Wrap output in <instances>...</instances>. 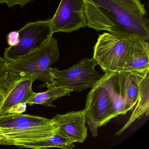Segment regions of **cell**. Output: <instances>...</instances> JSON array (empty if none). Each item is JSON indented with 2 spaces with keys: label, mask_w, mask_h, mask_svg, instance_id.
Returning <instances> with one entry per match:
<instances>
[{
  "label": "cell",
  "mask_w": 149,
  "mask_h": 149,
  "mask_svg": "<svg viewBox=\"0 0 149 149\" xmlns=\"http://www.w3.org/2000/svg\"><path fill=\"white\" fill-rule=\"evenodd\" d=\"M2 139V136H1V135L0 134V141L1 140V139Z\"/></svg>",
  "instance_id": "cell-21"
},
{
  "label": "cell",
  "mask_w": 149,
  "mask_h": 149,
  "mask_svg": "<svg viewBox=\"0 0 149 149\" xmlns=\"http://www.w3.org/2000/svg\"><path fill=\"white\" fill-rule=\"evenodd\" d=\"M36 80L30 76H17L3 98L0 106V116L26 111V102L34 92L32 89Z\"/></svg>",
  "instance_id": "cell-9"
},
{
  "label": "cell",
  "mask_w": 149,
  "mask_h": 149,
  "mask_svg": "<svg viewBox=\"0 0 149 149\" xmlns=\"http://www.w3.org/2000/svg\"><path fill=\"white\" fill-rule=\"evenodd\" d=\"M74 143L73 140L61 134L57 130L55 134L48 137L26 140H3L0 141V145H13L21 148L36 149L50 147L70 149L74 148Z\"/></svg>",
  "instance_id": "cell-12"
},
{
  "label": "cell",
  "mask_w": 149,
  "mask_h": 149,
  "mask_svg": "<svg viewBox=\"0 0 149 149\" xmlns=\"http://www.w3.org/2000/svg\"><path fill=\"white\" fill-rule=\"evenodd\" d=\"M47 89L44 92L36 93L26 102V104L48 105L61 97L70 95L71 91L67 89L57 87L50 83H45Z\"/></svg>",
  "instance_id": "cell-15"
},
{
  "label": "cell",
  "mask_w": 149,
  "mask_h": 149,
  "mask_svg": "<svg viewBox=\"0 0 149 149\" xmlns=\"http://www.w3.org/2000/svg\"><path fill=\"white\" fill-rule=\"evenodd\" d=\"M52 33H70L87 27L84 0H61L51 19Z\"/></svg>",
  "instance_id": "cell-8"
},
{
  "label": "cell",
  "mask_w": 149,
  "mask_h": 149,
  "mask_svg": "<svg viewBox=\"0 0 149 149\" xmlns=\"http://www.w3.org/2000/svg\"><path fill=\"white\" fill-rule=\"evenodd\" d=\"M147 70L142 71L117 72L119 94L124 103L125 114L129 111L132 110L135 106L137 97L139 83Z\"/></svg>",
  "instance_id": "cell-11"
},
{
  "label": "cell",
  "mask_w": 149,
  "mask_h": 149,
  "mask_svg": "<svg viewBox=\"0 0 149 149\" xmlns=\"http://www.w3.org/2000/svg\"><path fill=\"white\" fill-rule=\"evenodd\" d=\"M2 95H1V93H0V106H1V102H2Z\"/></svg>",
  "instance_id": "cell-20"
},
{
  "label": "cell",
  "mask_w": 149,
  "mask_h": 149,
  "mask_svg": "<svg viewBox=\"0 0 149 149\" xmlns=\"http://www.w3.org/2000/svg\"><path fill=\"white\" fill-rule=\"evenodd\" d=\"M7 41L9 47H13L17 45L19 41V31H14L9 33L7 37Z\"/></svg>",
  "instance_id": "cell-19"
},
{
  "label": "cell",
  "mask_w": 149,
  "mask_h": 149,
  "mask_svg": "<svg viewBox=\"0 0 149 149\" xmlns=\"http://www.w3.org/2000/svg\"><path fill=\"white\" fill-rule=\"evenodd\" d=\"M58 42L52 36L40 48L13 61H7L9 73L17 76H30L45 83H51V65L59 61Z\"/></svg>",
  "instance_id": "cell-3"
},
{
  "label": "cell",
  "mask_w": 149,
  "mask_h": 149,
  "mask_svg": "<svg viewBox=\"0 0 149 149\" xmlns=\"http://www.w3.org/2000/svg\"><path fill=\"white\" fill-rule=\"evenodd\" d=\"M149 69V41L131 39L130 46L121 71H142Z\"/></svg>",
  "instance_id": "cell-13"
},
{
  "label": "cell",
  "mask_w": 149,
  "mask_h": 149,
  "mask_svg": "<svg viewBox=\"0 0 149 149\" xmlns=\"http://www.w3.org/2000/svg\"><path fill=\"white\" fill-rule=\"evenodd\" d=\"M18 31L19 43L5 49L4 58L7 61L18 60L33 52L44 45L54 34L51 19L29 22Z\"/></svg>",
  "instance_id": "cell-7"
},
{
  "label": "cell",
  "mask_w": 149,
  "mask_h": 149,
  "mask_svg": "<svg viewBox=\"0 0 149 149\" xmlns=\"http://www.w3.org/2000/svg\"><path fill=\"white\" fill-rule=\"evenodd\" d=\"M131 39L104 33L99 36L93 57L105 72L122 70L130 46Z\"/></svg>",
  "instance_id": "cell-6"
},
{
  "label": "cell",
  "mask_w": 149,
  "mask_h": 149,
  "mask_svg": "<svg viewBox=\"0 0 149 149\" xmlns=\"http://www.w3.org/2000/svg\"><path fill=\"white\" fill-rule=\"evenodd\" d=\"M149 112V69L145 72L139 83L136 102L132 112L123 127L116 134L123 133L135 120L142 118L144 115L148 116Z\"/></svg>",
  "instance_id": "cell-14"
},
{
  "label": "cell",
  "mask_w": 149,
  "mask_h": 149,
  "mask_svg": "<svg viewBox=\"0 0 149 149\" xmlns=\"http://www.w3.org/2000/svg\"><path fill=\"white\" fill-rule=\"evenodd\" d=\"M120 115H125L124 112V103L119 94V90L112 97L108 113L102 124L105 125L111 119Z\"/></svg>",
  "instance_id": "cell-16"
},
{
  "label": "cell",
  "mask_w": 149,
  "mask_h": 149,
  "mask_svg": "<svg viewBox=\"0 0 149 149\" xmlns=\"http://www.w3.org/2000/svg\"><path fill=\"white\" fill-rule=\"evenodd\" d=\"M7 61L0 56V93L2 98L15 79V76L9 73Z\"/></svg>",
  "instance_id": "cell-17"
},
{
  "label": "cell",
  "mask_w": 149,
  "mask_h": 149,
  "mask_svg": "<svg viewBox=\"0 0 149 149\" xmlns=\"http://www.w3.org/2000/svg\"><path fill=\"white\" fill-rule=\"evenodd\" d=\"M57 130L53 118L22 113H9L0 116L1 140L48 137L55 134Z\"/></svg>",
  "instance_id": "cell-2"
},
{
  "label": "cell",
  "mask_w": 149,
  "mask_h": 149,
  "mask_svg": "<svg viewBox=\"0 0 149 149\" xmlns=\"http://www.w3.org/2000/svg\"><path fill=\"white\" fill-rule=\"evenodd\" d=\"M118 90L117 72H105L88 93L84 110L86 124L93 136H97L98 128L102 126L112 97Z\"/></svg>",
  "instance_id": "cell-4"
},
{
  "label": "cell",
  "mask_w": 149,
  "mask_h": 149,
  "mask_svg": "<svg viewBox=\"0 0 149 149\" xmlns=\"http://www.w3.org/2000/svg\"><path fill=\"white\" fill-rule=\"evenodd\" d=\"M98 65L94 57L84 58L68 69L60 70L51 68V83L72 92H81L93 87L102 77L95 70Z\"/></svg>",
  "instance_id": "cell-5"
},
{
  "label": "cell",
  "mask_w": 149,
  "mask_h": 149,
  "mask_svg": "<svg viewBox=\"0 0 149 149\" xmlns=\"http://www.w3.org/2000/svg\"><path fill=\"white\" fill-rule=\"evenodd\" d=\"M34 0H0V4H5L9 8L16 6H19L21 8L26 6L27 4L33 2Z\"/></svg>",
  "instance_id": "cell-18"
},
{
  "label": "cell",
  "mask_w": 149,
  "mask_h": 149,
  "mask_svg": "<svg viewBox=\"0 0 149 149\" xmlns=\"http://www.w3.org/2000/svg\"><path fill=\"white\" fill-rule=\"evenodd\" d=\"M61 134L74 142L82 143L88 136L84 110L56 114L53 118Z\"/></svg>",
  "instance_id": "cell-10"
},
{
  "label": "cell",
  "mask_w": 149,
  "mask_h": 149,
  "mask_svg": "<svg viewBox=\"0 0 149 149\" xmlns=\"http://www.w3.org/2000/svg\"><path fill=\"white\" fill-rule=\"evenodd\" d=\"M87 27L149 40V21L140 0H84Z\"/></svg>",
  "instance_id": "cell-1"
}]
</instances>
